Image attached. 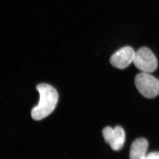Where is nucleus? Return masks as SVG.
<instances>
[{"label": "nucleus", "instance_id": "nucleus-4", "mask_svg": "<svg viewBox=\"0 0 159 159\" xmlns=\"http://www.w3.org/2000/svg\"><path fill=\"white\" fill-rule=\"evenodd\" d=\"M102 134L106 142L110 145L113 150L117 151L124 146L125 142V132L120 126H116L113 129L111 127H106L103 130Z\"/></svg>", "mask_w": 159, "mask_h": 159}, {"label": "nucleus", "instance_id": "nucleus-5", "mask_svg": "<svg viewBox=\"0 0 159 159\" xmlns=\"http://www.w3.org/2000/svg\"><path fill=\"white\" fill-rule=\"evenodd\" d=\"M135 52L130 46H125L117 51L111 57V64L119 69H125L133 63Z\"/></svg>", "mask_w": 159, "mask_h": 159}, {"label": "nucleus", "instance_id": "nucleus-2", "mask_svg": "<svg viewBox=\"0 0 159 159\" xmlns=\"http://www.w3.org/2000/svg\"><path fill=\"white\" fill-rule=\"evenodd\" d=\"M136 89L143 96L152 99L159 94V80L149 73L142 72L135 78Z\"/></svg>", "mask_w": 159, "mask_h": 159}, {"label": "nucleus", "instance_id": "nucleus-6", "mask_svg": "<svg viewBox=\"0 0 159 159\" xmlns=\"http://www.w3.org/2000/svg\"><path fill=\"white\" fill-rule=\"evenodd\" d=\"M148 142L144 138H139L132 144L130 152V159H146Z\"/></svg>", "mask_w": 159, "mask_h": 159}, {"label": "nucleus", "instance_id": "nucleus-7", "mask_svg": "<svg viewBox=\"0 0 159 159\" xmlns=\"http://www.w3.org/2000/svg\"><path fill=\"white\" fill-rule=\"evenodd\" d=\"M146 159H159V152H152L147 154Z\"/></svg>", "mask_w": 159, "mask_h": 159}, {"label": "nucleus", "instance_id": "nucleus-3", "mask_svg": "<svg viewBox=\"0 0 159 159\" xmlns=\"http://www.w3.org/2000/svg\"><path fill=\"white\" fill-rule=\"evenodd\" d=\"M133 63L142 72L151 73L158 67V61L153 52L148 48L142 47L135 52Z\"/></svg>", "mask_w": 159, "mask_h": 159}, {"label": "nucleus", "instance_id": "nucleus-1", "mask_svg": "<svg viewBox=\"0 0 159 159\" xmlns=\"http://www.w3.org/2000/svg\"><path fill=\"white\" fill-rule=\"evenodd\" d=\"M40 95L39 101L37 106L33 107L31 112L32 118L40 120L49 116L56 107L58 102V94L52 86L45 83L36 86Z\"/></svg>", "mask_w": 159, "mask_h": 159}]
</instances>
